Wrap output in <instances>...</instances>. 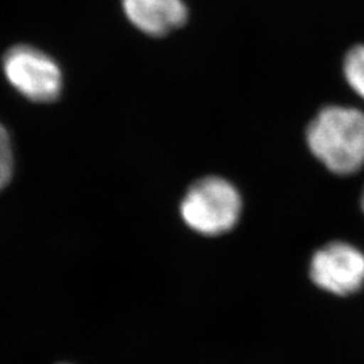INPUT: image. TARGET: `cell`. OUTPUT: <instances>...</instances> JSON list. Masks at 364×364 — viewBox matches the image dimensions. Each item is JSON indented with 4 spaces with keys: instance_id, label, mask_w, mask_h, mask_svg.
I'll return each mask as SVG.
<instances>
[{
    "instance_id": "2",
    "label": "cell",
    "mask_w": 364,
    "mask_h": 364,
    "mask_svg": "<svg viewBox=\"0 0 364 364\" xmlns=\"http://www.w3.org/2000/svg\"><path fill=\"white\" fill-rule=\"evenodd\" d=\"M240 212L242 198L237 191L219 177L196 182L182 200V219L198 234L228 232L239 220Z\"/></svg>"
},
{
    "instance_id": "8",
    "label": "cell",
    "mask_w": 364,
    "mask_h": 364,
    "mask_svg": "<svg viewBox=\"0 0 364 364\" xmlns=\"http://www.w3.org/2000/svg\"><path fill=\"white\" fill-rule=\"evenodd\" d=\"M362 205H363V209H364V193H363V197H362Z\"/></svg>"
},
{
    "instance_id": "1",
    "label": "cell",
    "mask_w": 364,
    "mask_h": 364,
    "mask_svg": "<svg viewBox=\"0 0 364 364\" xmlns=\"http://www.w3.org/2000/svg\"><path fill=\"white\" fill-rule=\"evenodd\" d=\"M308 144L331 171H358L364 165L363 112L350 107H326L309 124Z\"/></svg>"
},
{
    "instance_id": "5",
    "label": "cell",
    "mask_w": 364,
    "mask_h": 364,
    "mask_svg": "<svg viewBox=\"0 0 364 364\" xmlns=\"http://www.w3.org/2000/svg\"><path fill=\"white\" fill-rule=\"evenodd\" d=\"M132 25L153 37H161L182 26L188 11L182 0H123Z\"/></svg>"
},
{
    "instance_id": "4",
    "label": "cell",
    "mask_w": 364,
    "mask_h": 364,
    "mask_svg": "<svg viewBox=\"0 0 364 364\" xmlns=\"http://www.w3.org/2000/svg\"><path fill=\"white\" fill-rule=\"evenodd\" d=\"M309 274L320 289L350 296L363 287L364 254L348 243H329L313 255Z\"/></svg>"
},
{
    "instance_id": "3",
    "label": "cell",
    "mask_w": 364,
    "mask_h": 364,
    "mask_svg": "<svg viewBox=\"0 0 364 364\" xmlns=\"http://www.w3.org/2000/svg\"><path fill=\"white\" fill-rule=\"evenodd\" d=\"M3 68L6 77L16 91L34 102H52L63 85L61 70L50 57L30 46L9 50Z\"/></svg>"
},
{
    "instance_id": "7",
    "label": "cell",
    "mask_w": 364,
    "mask_h": 364,
    "mask_svg": "<svg viewBox=\"0 0 364 364\" xmlns=\"http://www.w3.org/2000/svg\"><path fill=\"white\" fill-rule=\"evenodd\" d=\"M13 174V150L9 134L0 124V189L7 185Z\"/></svg>"
},
{
    "instance_id": "6",
    "label": "cell",
    "mask_w": 364,
    "mask_h": 364,
    "mask_svg": "<svg viewBox=\"0 0 364 364\" xmlns=\"http://www.w3.org/2000/svg\"><path fill=\"white\" fill-rule=\"evenodd\" d=\"M344 75L352 90L364 99V45L355 46L346 55Z\"/></svg>"
}]
</instances>
